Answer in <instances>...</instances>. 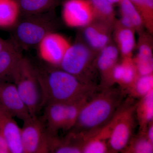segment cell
I'll return each mask as SVG.
<instances>
[{
  "mask_svg": "<svg viewBox=\"0 0 153 153\" xmlns=\"http://www.w3.org/2000/svg\"><path fill=\"white\" fill-rule=\"evenodd\" d=\"M82 139L71 131L63 138L51 134L49 153H82Z\"/></svg>",
  "mask_w": 153,
  "mask_h": 153,
  "instance_id": "16",
  "label": "cell"
},
{
  "mask_svg": "<svg viewBox=\"0 0 153 153\" xmlns=\"http://www.w3.org/2000/svg\"><path fill=\"white\" fill-rule=\"evenodd\" d=\"M44 124L52 135H57L60 130L64 129L65 123V104L51 102L45 105Z\"/></svg>",
  "mask_w": 153,
  "mask_h": 153,
  "instance_id": "18",
  "label": "cell"
},
{
  "mask_svg": "<svg viewBox=\"0 0 153 153\" xmlns=\"http://www.w3.org/2000/svg\"><path fill=\"white\" fill-rule=\"evenodd\" d=\"M0 107L23 122L31 117L13 82L0 80Z\"/></svg>",
  "mask_w": 153,
  "mask_h": 153,
  "instance_id": "10",
  "label": "cell"
},
{
  "mask_svg": "<svg viewBox=\"0 0 153 153\" xmlns=\"http://www.w3.org/2000/svg\"><path fill=\"white\" fill-rule=\"evenodd\" d=\"M96 52L82 42L70 45L59 68L75 76L86 84L97 85L93 81Z\"/></svg>",
  "mask_w": 153,
  "mask_h": 153,
  "instance_id": "6",
  "label": "cell"
},
{
  "mask_svg": "<svg viewBox=\"0 0 153 153\" xmlns=\"http://www.w3.org/2000/svg\"><path fill=\"white\" fill-rule=\"evenodd\" d=\"M23 57L21 50L10 41L9 45L0 52V80L12 82Z\"/></svg>",
  "mask_w": 153,
  "mask_h": 153,
  "instance_id": "14",
  "label": "cell"
},
{
  "mask_svg": "<svg viewBox=\"0 0 153 153\" xmlns=\"http://www.w3.org/2000/svg\"><path fill=\"white\" fill-rule=\"evenodd\" d=\"M59 23L55 10L41 13L21 16L11 29L13 44L20 50L37 47L49 33L55 32Z\"/></svg>",
  "mask_w": 153,
  "mask_h": 153,
  "instance_id": "3",
  "label": "cell"
},
{
  "mask_svg": "<svg viewBox=\"0 0 153 153\" xmlns=\"http://www.w3.org/2000/svg\"><path fill=\"white\" fill-rule=\"evenodd\" d=\"M83 28L84 39L94 52H100L110 44L113 27L94 20Z\"/></svg>",
  "mask_w": 153,
  "mask_h": 153,
  "instance_id": "13",
  "label": "cell"
},
{
  "mask_svg": "<svg viewBox=\"0 0 153 153\" xmlns=\"http://www.w3.org/2000/svg\"><path fill=\"white\" fill-rule=\"evenodd\" d=\"M12 82L16 85L31 116H37L44 106L37 68L23 57L14 74Z\"/></svg>",
  "mask_w": 153,
  "mask_h": 153,
  "instance_id": "4",
  "label": "cell"
},
{
  "mask_svg": "<svg viewBox=\"0 0 153 153\" xmlns=\"http://www.w3.org/2000/svg\"><path fill=\"white\" fill-rule=\"evenodd\" d=\"M111 4H113L115 3H119L121 0H108Z\"/></svg>",
  "mask_w": 153,
  "mask_h": 153,
  "instance_id": "32",
  "label": "cell"
},
{
  "mask_svg": "<svg viewBox=\"0 0 153 153\" xmlns=\"http://www.w3.org/2000/svg\"><path fill=\"white\" fill-rule=\"evenodd\" d=\"M139 13L149 33L153 31V0H130Z\"/></svg>",
  "mask_w": 153,
  "mask_h": 153,
  "instance_id": "27",
  "label": "cell"
},
{
  "mask_svg": "<svg viewBox=\"0 0 153 153\" xmlns=\"http://www.w3.org/2000/svg\"><path fill=\"white\" fill-rule=\"evenodd\" d=\"M71 44L65 37L53 32L45 36L38 45V52L42 60L53 67H59Z\"/></svg>",
  "mask_w": 153,
  "mask_h": 153,
  "instance_id": "9",
  "label": "cell"
},
{
  "mask_svg": "<svg viewBox=\"0 0 153 153\" xmlns=\"http://www.w3.org/2000/svg\"><path fill=\"white\" fill-rule=\"evenodd\" d=\"M62 16L65 25L71 28H83L94 20L90 0H66Z\"/></svg>",
  "mask_w": 153,
  "mask_h": 153,
  "instance_id": "8",
  "label": "cell"
},
{
  "mask_svg": "<svg viewBox=\"0 0 153 153\" xmlns=\"http://www.w3.org/2000/svg\"><path fill=\"white\" fill-rule=\"evenodd\" d=\"M138 76L133 57H125L120 63H117L113 70V83L118 84L124 92L132 85Z\"/></svg>",
  "mask_w": 153,
  "mask_h": 153,
  "instance_id": "15",
  "label": "cell"
},
{
  "mask_svg": "<svg viewBox=\"0 0 153 153\" xmlns=\"http://www.w3.org/2000/svg\"><path fill=\"white\" fill-rule=\"evenodd\" d=\"M37 68L44 106L51 102L67 104L89 98L100 88L97 85L83 83L62 69Z\"/></svg>",
  "mask_w": 153,
  "mask_h": 153,
  "instance_id": "2",
  "label": "cell"
},
{
  "mask_svg": "<svg viewBox=\"0 0 153 153\" xmlns=\"http://www.w3.org/2000/svg\"><path fill=\"white\" fill-rule=\"evenodd\" d=\"M128 97L121 105L112 119L108 140L111 153L123 152L134 135L136 125L135 114L137 102Z\"/></svg>",
  "mask_w": 153,
  "mask_h": 153,
  "instance_id": "5",
  "label": "cell"
},
{
  "mask_svg": "<svg viewBox=\"0 0 153 153\" xmlns=\"http://www.w3.org/2000/svg\"><path fill=\"white\" fill-rule=\"evenodd\" d=\"M0 131L5 139L10 153H25L22 130L11 115L0 107Z\"/></svg>",
  "mask_w": 153,
  "mask_h": 153,
  "instance_id": "12",
  "label": "cell"
},
{
  "mask_svg": "<svg viewBox=\"0 0 153 153\" xmlns=\"http://www.w3.org/2000/svg\"><path fill=\"white\" fill-rule=\"evenodd\" d=\"M94 20L113 27L116 21L114 9L108 0H90Z\"/></svg>",
  "mask_w": 153,
  "mask_h": 153,
  "instance_id": "23",
  "label": "cell"
},
{
  "mask_svg": "<svg viewBox=\"0 0 153 153\" xmlns=\"http://www.w3.org/2000/svg\"><path fill=\"white\" fill-rule=\"evenodd\" d=\"M10 43V41H5L0 37V52L5 49L9 45Z\"/></svg>",
  "mask_w": 153,
  "mask_h": 153,
  "instance_id": "31",
  "label": "cell"
},
{
  "mask_svg": "<svg viewBox=\"0 0 153 153\" xmlns=\"http://www.w3.org/2000/svg\"><path fill=\"white\" fill-rule=\"evenodd\" d=\"M0 153H10L7 142L1 131H0Z\"/></svg>",
  "mask_w": 153,
  "mask_h": 153,
  "instance_id": "29",
  "label": "cell"
},
{
  "mask_svg": "<svg viewBox=\"0 0 153 153\" xmlns=\"http://www.w3.org/2000/svg\"><path fill=\"white\" fill-rule=\"evenodd\" d=\"M21 16L17 0H0V29H12Z\"/></svg>",
  "mask_w": 153,
  "mask_h": 153,
  "instance_id": "21",
  "label": "cell"
},
{
  "mask_svg": "<svg viewBox=\"0 0 153 153\" xmlns=\"http://www.w3.org/2000/svg\"><path fill=\"white\" fill-rule=\"evenodd\" d=\"M121 88H100L85 102L74 126L69 131L84 140L104 127L116 114L124 101Z\"/></svg>",
  "mask_w": 153,
  "mask_h": 153,
  "instance_id": "1",
  "label": "cell"
},
{
  "mask_svg": "<svg viewBox=\"0 0 153 153\" xmlns=\"http://www.w3.org/2000/svg\"><path fill=\"white\" fill-rule=\"evenodd\" d=\"M119 53L117 47L110 43L99 52L97 55L94 65L100 75V86L102 88L113 86L112 72L117 63Z\"/></svg>",
  "mask_w": 153,
  "mask_h": 153,
  "instance_id": "11",
  "label": "cell"
},
{
  "mask_svg": "<svg viewBox=\"0 0 153 153\" xmlns=\"http://www.w3.org/2000/svg\"><path fill=\"white\" fill-rule=\"evenodd\" d=\"M21 130L25 153H49L51 134L43 121L37 116L31 117L24 121Z\"/></svg>",
  "mask_w": 153,
  "mask_h": 153,
  "instance_id": "7",
  "label": "cell"
},
{
  "mask_svg": "<svg viewBox=\"0 0 153 153\" xmlns=\"http://www.w3.org/2000/svg\"><path fill=\"white\" fill-rule=\"evenodd\" d=\"M111 128L108 124L83 141L82 153H111L108 140Z\"/></svg>",
  "mask_w": 153,
  "mask_h": 153,
  "instance_id": "19",
  "label": "cell"
},
{
  "mask_svg": "<svg viewBox=\"0 0 153 153\" xmlns=\"http://www.w3.org/2000/svg\"><path fill=\"white\" fill-rule=\"evenodd\" d=\"M126 153H152L153 143L148 139L145 132H140L131 138L123 151Z\"/></svg>",
  "mask_w": 153,
  "mask_h": 153,
  "instance_id": "26",
  "label": "cell"
},
{
  "mask_svg": "<svg viewBox=\"0 0 153 153\" xmlns=\"http://www.w3.org/2000/svg\"><path fill=\"white\" fill-rule=\"evenodd\" d=\"M148 139L153 143V121L149 124L145 132Z\"/></svg>",
  "mask_w": 153,
  "mask_h": 153,
  "instance_id": "30",
  "label": "cell"
},
{
  "mask_svg": "<svg viewBox=\"0 0 153 153\" xmlns=\"http://www.w3.org/2000/svg\"><path fill=\"white\" fill-rule=\"evenodd\" d=\"M140 132H144L149 124L153 121V89L137 102L135 108Z\"/></svg>",
  "mask_w": 153,
  "mask_h": 153,
  "instance_id": "20",
  "label": "cell"
},
{
  "mask_svg": "<svg viewBox=\"0 0 153 153\" xmlns=\"http://www.w3.org/2000/svg\"><path fill=\"white\" fill-rule=\"evenodd\" d=\"M21 16H30L55 10L60 0H17Z\"/></svg>",
  "mask_w": 153,
  "mask_h": 153,
  "instance_id": "22",
  "label": "cell"
},
{
  "mask_svg": "<svg viewBox=\"0 0 153 153\" xmlns=\"http://www.w3.org/2000/svg\"><path fill=\"white\" fill-rule=\"evenodd\" d=\"M153 89V74L139 76L131 86L124 91L128 97L140 99Z\"/></svg>",
  "mask_w": 153,
  "mask_h": 153,
  "instance_id": "24",
  "label": "cell"
},
{
  "mask_svg": "<svg viewBox=\"0 0 153 153\" xmlns=\"http://www.w3.org/2000/svg\"><path fill=\"white\" fill-rule=\"evenodd\" d=\"M121 16L128 19L133 25L135 31L143 32L144 26L141 17L130 0H121L120 1Z\"/></svg>",
  "mask_w": 153,
  "mask_h": 153,
  "instance_id": "25",
  "label": "cell"
},
{
  "mask_svg": "<svg viewBox=\"0 0 153 153\" xmlns=\"http://www.w3.org/2000/svg\"><path fill=\"white\" fill-rule=\"evenodd\" d=\"M88 99H83L65 104V123L63 130H71L74 126L82 105Z\"/></svg>",
  "mask_w": 153,
  "mask_h": 153,
  "instance_id": "28",
  "label": "cell"
},
{
  "mask_svg": "<svg viewBox=\"0 0 153 153\" xmlns=\"http://www.w3.org/2000/svg\"><path fill=\"white\" fill-rule=\"evenodd\" d=\"M113 31L117 47L123 58L132 57L136 46L135 31L124 27L117 20L115 22Z\"/></svg>",
  "mask_w": 153,
  "mask_h": 153,
  "instance_id": "17",
  "label": "cell"
}]
</instances>
